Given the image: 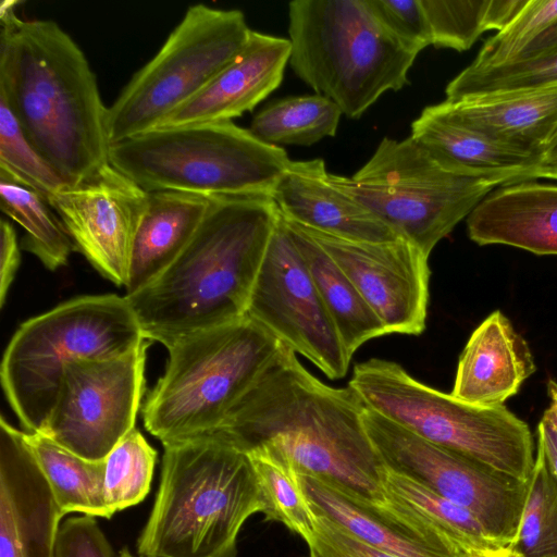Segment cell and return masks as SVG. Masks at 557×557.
Segmentation results:
<instances>
[{
  "instance_id": "obj_15",
  "label": "cell",
  "mask_w": 557,
  "mask_h": 557,
  "mask_svg": "<svg viewBox=\"0 0 557 557\" xmlns=\"http://www.w3.org/2000/svg\"><path fill=\"white\" fill-rule=\"evenodd\" d=\"M149 193L110 163L90 177L66 185L48 201L75 249L106 278L126 286L135 236Z\"/></svg>"
},
{
  "instance_id": "obj_9",
  "label": "cell",
  "mask_w": 557,
  "mask_h": 557,
  "mask_svg": "<svg viewBox=\"0 0 557 557\" xmlns=\"http://www.w3.org/2000/svg\"><path fill=\"white\" fill-rule=\"evenodd\" d=\"M348 385L368 408L418 436L529 482L535 465L534 437L505 405L461 401L380 358L357 363Z\"/></svg>"
},
{
  "instance_id": "obj_40",
  "label": "cell",
  "mask_w": 557,
  "mask_h": 557,
  "mask_svg": "<svg viewBox=\"0 0 557 557\" xmlns=\"http://www.w3.org/2000/svg\"><path fill=\"white\" fill-rule=\"evenodd\" d=\"M315 540L308 557H397L366 543L327 517L315 515Z\"/></svg>"
},
{
  "instance_id": "obj_6",
  "label": "cell",
  "mask_w": 557,
  "mask_h": 557,
  "mask_svg": "<svg viewBox=\"0 0 557 557\" xmlns=\"http://www.w3.org/2000/svg\"><path fill=\"white\" fill-rule=\"evenodd\" d=\"M288 35L295 74L350 119L406 86L418 55L384 27L368 0L292 1Z\"/></svg>"
},
{
  "instance_id": "obj_19",
  "label": "cell",
  "mask_w": 557,
  "mask_h": 557,
  "mask_svg": "<svg viewBox=\"0 0 557 557\" xmlns=\"http://www.w3.org/2000/svg\"><path fill=\"white\" fill-rule=\"evenodd\" d=\"M290 57L287 38L251 30L242 52L157 128L232 121L281 85Z\"/></svg>"
},
{
  "instance_id": "obj_12",
  "label": "cell",
  "mask_w": 557,
  "mask_h": 557,
  "mask_svg": "<svg viewBox=\"0 0 557 557\" xmlns=\"http://www.w3.org/2000/svg\"><path fill=\"white\" fill-rule=\"evenodd\" d=\"M362 419L386 468L467 509L496 543L511 544L529 482L435 445L368 407Z\"/></svg>"
},
{
  "instance_id": "obj_22",
  "label": "cell",
  "mask_w": 557,
  "mask_h": 557,
  "mask_svg": "<svg viewBox=\"0 0 557 557\" xmlns=\"http://www.w3.org/2000/svg\"><path fill=\"white\" fill-rule=\"evenodd\" d=\"M535 371L528 342L500 310H495L466 343L450 394L475 406H503Z\"/></svg>"
},
{
  "instance_id": "obj_48",
  "label": "cell",
  "mask_w": 557,
  "mask_h": 557,
  "mask_svg": "<svg viewBox=\"0 0 557 557\" xmlns=\"http://www.w3.org/2000/svg\"><path fill=\"white\" fill-rule=\"evenodd\" d=\"M119 557H136V556H134L127 548H123L120 552Z\"/></svg>"
},
{
  "instance_id": "obj_26",
  "label": "cell",
  "mask_w": 557,
  "mask_h": 557,
  "mask_svg": "<svg viewBox=\"0 0 557 557\" xmlns=\"http://www.w3.org/2000/svg\"><path fill=\"white\" fill-rule=\"evenodd\" d=\"M283 219L347 355L352 358L356 350L366 342L387 335L380 319L332 257L298 224L284 216Z\"/></svg>"
},
{
  "instance_id": "obj_49",
  "label": "cell",
  "mask_w": 557,
  "mask_h": 557,
  "mask_svg": "<svg viewBox=\"0 0 557 557\" xmlns=\"http://www.w3.org/2000/svg\"><path fill=\"white\" fill-rule=\"evenodd\" d=\"M305 557H308V556H305Z\"/></svg>"
},
{
  "instance_id": "obj_30",
  "label": "cell",
  "mask_w": 557,
  "mask_h": 557,
  "mask_svg": "<svg viewBox=\"0 0 557 557\" xmlns=\"http://www.w3.org/2000/svg\"><path fill=\"white\" fill-rule=\"evenodd\" d=\"M432 46L470 49L485 32L504 29L528 0H420Z\"/></svg>"
},
{
  "instance_id": "obj_23",
  "label": "cell",
  "mask_w": 557,
  "mask_h": 557,
  "mask_svg": "<svg viewBox=\"0 0 557 557\" xmlns=\"http://www.w3.org/2000/svg\"><path fill=\"white\" fill-rule=\"evenodd\" d=\"M467 232L480 246L557 256V185L528 181L492 190L468 215Z\"/></svg>"
},
{
  "instance_id": "obj_31",
  "label": "cell",
  "mask_w": 557,
  "mask_h": 557,
  "mask_svg": "<svg viewBox=\"0 0 557 557\" xmlns=\"http://www.w3.org/2000/svg\"><path fill=\"white\" fill-rule=\"evenodd\" d=\"M0 208L23 227L22 247L47 269L54 271L66 264L75 246L45 196L0 177Z\"/></svg>"
},
{
  "instance_id": "obj_33",
  "label": "cell",
  "mask_w": 557,
  "mask_h": 557,
  "mask_svg": "<svg viewBox=\"0 0 557 557\" xmlns=\"http://www.w3.org/2000/svg\"><path fill=\"white\" fill-rule=\"evenodd\" d=\"M508 547L519 557H557V479L539 451L519 527Z\"/></svg>"
},
{
  "instance_id": "obj_25",
  "label": "cell",
  "mask_w": 557,
  "mask_h": 557,
  "mask_svg": "<svg viewBox=\"0 0 557 557\" xmlns=\"http://www.w3.org/2000/svg\"><path fill=\"white\" fill-rule=\"evenodd\" d=\"M211 199L173 190L149 191L133 245L126 295L147 285L175 260L197 232Z\"/></svg>"
},
{
  "instance_id": "obj_18",
  "label": "cell",
  "mask_w": 557,
  "mask_h": 557,
  "mask_svg": "<svg viewBox=\"0 0 557 557\" xmlns=\"http://www.w3.org/2000/svg\"><path fill=\"white\" fill-rule=\"evenodd\" d=\"M310 507L315 515L335 521L349 533L397 557H475L428 521L392 499L374 505L344 492L334 482L300 473Z\"/></svg>"
},
{
  "instance_id": "obj_38",
  "label": "cell",
  "mask_w": 557,
  "mask_h": 557,
  "mask_svg": "<svg viewBox=\"0 0 557 557\" xmlns=\"http://www.w3.org/2000/svg\"><path fill=\"white\" fill-rule=\"evenodd\" d=\"M368 3L384 27L412 51L419 53L432 45L420 0H368Z\"/></svg>"
},
{
  "instance_id": "obj_42",
  "label": "cell",
  "mask_w": 557,
  "mask_h": 557,
  "mask_svg": "<svg viewBox=\"0 0 557 557\" xmlns=\"http://www.w3.org/2000/svg\"><path fill=\"white\" fill-rule=\"evenodd\" d=\"M536 451L557 479V411L549 405L536 426Z\"/></svg>"
},
{
  "instance_id": "obj_10",
  "label": "cell",
  "mask_w": 557,
  "mask_h": 557,
  "mask_svg": "<svg viewBox=\"0 0 557 557\" xmlns=\"http://www.w3.org/2000/svg\"><path fill=\"white\" fill-rule=\"evenodd\" d=\"M330 184L428 257L499 180L466 175L410 136L384 137L354 176L327 172Z\"/></svg>"
},
{
  "instance_id": "obj_36",
  "label": "cell",
  "mask_w": 557,
  "mask_h": 557,
  "mask_svg": "<svg viewBox=\"0 0 557 557\" xmlns=\"http://www.w3.org/2000/svg\"><path fill=\"white\" fill-rule=\"evenodd\" d=\"M557 82V52L497 66L468 65L445 89L446 100L505 90L523 89Z\"/></svg>"
},
{
  "instance_id": "obj_46",
  "label": "cell",
  "mask_w": 557,
  "mask_h": 557,
  "mask_svg": "<svg viewBox=\"0 0 557 557\" xmlns=\"http://www.w3.org/2000/svg\"><path fill=\"white\" fill-rule=\"evenodd\" d=\"M547 395L549 398V406L557 411V382L553 379L547 382Z\"/></svg>"
},
{
  "instance_id": "obj_39",
  "label": "cell",
  "mask_w": 557,
  "mask_h": 557,
  "mask_svg": "<svg viewBox=\"0 0 557 557\" xmlns=\"http://www.w3.org/2000/svg\"><path fill=\"white\" fill-rule=\"evenodd\" d=\"M54 557H119L95 517L72 516L61 522Z\"/></svg>"
},
{
  "instance_id": "obj_11",
  "label": "cell",
  "mask_w": 557,
  "mask_h": 557,
  "mask_svg": "<svg viewBox=\"0 0 557 557\" xmlns=\"http://www.w3.org/2000/svg\"><path fill=\"white\" fill-rule=\"evenodd\" d=\"M251 30L239 10L190 5L108 107L109 144L157 128L242 52Z\"/></svg>"
},
{
  "instance_id": "obj_21",
  "label": "cell",
  "mask_w": 557,
  "mask_h": 557,
  "mask_svg": "<svg viewBox=\"0 0 557 557\" xmlns=\"http://www.w3.org/2000/svg\"><path fill=\"white\" fill-rule=\"evenodd\" d=\"M323 159L290 161L272 198L288 221L338 238L382 243L399 238L388 225L326 178Z\"/></svg>"
},
{
  "instance_id": "obj_37",
  "label": "cell",
  "mask_w": 557,
  "mask_h": 557,
  "mask_svg": "<svg viewBox=\"0 0 557 557\" xmlns=\"http://www.w3.org/2000/svg\"><path fill=\"white\" fill-rule=\"evenodd\" d=\"M556 22L557 0H528L504 29L485 40L471 65L497 66L512 61Z\"/></svg>"
},
{
  "instance_id": "obj_3",
  "label": "cell",
  "mask_w": 557,
  "mask_h": 557,
  "mask_svg": "<svg viewBox=\"0 0 557 557\" xmlns=\"http://www.w3.org/2000/svg\"><path fill=\"white\" fill-rule=\"evenodd\" d=\"M277 218L271 196L213 197L175 260L125 295L145 339L169 348L244 318Z\"/></svg>"
},
{
  "instance_id": "obj_13",
  "label": "cell",
  "mask_w": 557,
  "mask_h": 557,
  "mask_svg": "<svg viewBox=\"0 0 557 557\" xmlns=\"http://www.w3.org/2000/svg\"><path fill=\"white\" fill-rule=\"evenodd\" d=\"M148 345L145 341L116 357L70 363L39 432L85 459H106L135 428Z\"/></svg>"
},
{
  "instance_id": "obj_43",
  "label": "cell",
  "mask_w": 557,
  "mask_h": 557,
  "mask_svg": "<svg viewBox=\"0 0 557 557\" xmlns=\"http://www.w3.org/2000/svg\"><path fill=\"white\" fill-rule=\"evenodd\" d=\"M557 52V22L531 42L515 61L535 59ZM508 62V63H510ZM506 64V63H505Z\"/></svg>"
},
{
  "instance_id": "obj_2",
  "label": "cell",
  "mask_w": 557,
  "mask_h": 557,
  "mask_svg": "<svg viewBox=\"0 0 557 557\" xmlns=\"http://www.w3.org/2000/svg\"><path fill=\"white\" fill-rule=\"evenodd\" d=\"M20 1L0 5V99L69 185L109 163L107 111L96 75L54 21L23 20Z\"/></svg>"
},
{
  "instance_id": "obj_4",
  "label": "cell",
  "mask_w": 557,
  "mask_h": 557,
  "mask_svg": "<svg viewBox=\"0 0 557 557\" xmlns=\"http://www.w3.org/2000/svg\"><path fill=\"white\" fill-rule=\"evenodd\" d=\"M139 557H237L245 522L263 502L248 455L214 434L163 445Z\"/></svg>"
},
{
  "instance_id": "obj_17",
  "label": "cell",
  "mask_w": 557,
  "mask_h": 557,
  "mask_svg": "<svg viewBox=\"0 0 557 557\" xmlns=\"http://www.w3.org/2000/svg\"><path fill=\"white\" fill-rule=\"evenodd\" d=\"M63 512L26 445L0 419V557H54Z\"/></svg>"
},
{
  "instance_id": "obj_1",
  "label": "cell",
  "mask_w": 557,
  "mask_h": 557,
  "mask_svg": "<svg viewBox=\"0 0 557 557\" xmlns=\"http://www.w3.org/2000/svg\"><path fill=\"white\" fill-rule=\"evenodd\" d=\"M364 409L351 386L324 384L282 343L273 363L210 434L244 453L270 446L298 472L384 505V465L364 428Z\"/></svg>"
},
{
  "instance_id": "obj_41",
  "label": "cell",
  "mask_w": 557,
  "mask_h": 557,
  "mask_svg": "<svg viewBox=\"0 0 557 557\" xmlns=\"http://www.w3.org/2000/svg\"><path fill=\"white\" fill-rule=\"evenodd\" d=\"M21 262L20 247L13 225L0 223V307H3Z\"/></svg>"
},
{
  "instance_id": "obj_20",
  "label": "cell",
  "mask_w": 557,
  "mask_h": 557,
  "mask_svg": "<svg viewBox=\"0 0 557 557\" xmlns=\"http://www.w3.org/2000/svg\"><path fill=\"white\" fill-rule=\"evenodd\" d=\"M438 104L460 124L540 161L557 134V82Z\"/></svg>"
},
{
  "instance_id": "obj_24",
  "label": "cell",
  "mask_w": 557,
  "mask_h": 557,
  "mask_svg": "<svg viewBox=\"0 0 557 557\" xmlns=\"http://www.w3.org/2000/svg\"><path fill=\"white\" fill-rule=\"evenodd\" d=\"M410 137L457 171L504 185L530 181L540 162L453 120L438 103L425 107L413 120Z\"/></svg>"
},
{
  "instance_id": "obj_7",
  "label": "cell",
  "mask_w": 557,
  "mask_h": 557,
  "mask_svg": "<svg viewBox=\"0 0 557 557\" xmlns=\"http://www.w3.org/2000/svg\"><path fill=\"white\" fill-rule=\"evenodd\" d=\"M289 160L233 121L154 128L110 145L109 163L146 191L272 196Z\"/></svg>"
},
{
  "instance_id": "obj_14",
  "label": "cell",
  "mask_w": 557,
  "mask_h": 557,
  "mask_svg": "<svg viewBox=\"0 0 557 557\" xmlns=\"http://www.w3.org/2000/svg\"><path fill=\"white\" fill-rule=\"evenodd\" d=\"M246 315L327 377L347 374L351 358L280 210Z\"/></svg>"
},
{
  "instance_id": "obj_45",
  "label": "cell",
  "mask_w": 557,
  "mask_h": 557,
  "mask_svg": "<svg viewBox=\"0 0 557 557\" xmlns=\"http://www.w3.org/2000/svg\"><path fill=\"white\" fill-rule=\"evenodd\" d=\"M475 557H519L508 546L478 554Z\"/></svg>"
},
{
  "instance_id": "obj_34",
  "label": "cell",
  "mask_w": 557,
  "mask_h": 557,
  "mask_svg": "<svg viewBox=\"0 0 557 557\" xmlns=\"http://www.w3.org/2000/svg\"><path fill=\"white\" fill-rule=\"evenodd\" d=\"M157 456L134 428L106 457L104 495L113 515L141 503L148 495Z\"/></svg>"
},
{
  "instance_id": "obj_8",
  "label": "cell",
  "mask_w": 557,
  "mask_h": 557,
  "mask_svg": "<svg viewBox=\"0 0 557 557\" xmlns=\"http://www.w3.org/2000/svg\"><path fill=\"white\" fill-rule=\"evenodd\" d=\"M145 341L126 296L113 294L76 297L21 324L4 350L0 379L23 431L42 429L70 363L116 357Z\"/></svg>"
},
{
  "instance_id": "obj_28",
  "label": "cell",
  "mask_w": 557,
  "mask_h": 557,
  "mask_svg": "<svg viewBox=\"0 0 557 557\" xmlns=\"http://www.w3.org/2000/svg\"><path fill=\"white\" fill-rule=\"evenodd\" d=\"M252 463L263 502L264 521L285 525L311 546L315 540V516L300 474L284 455L270 446L246 453Z\"/></svg>"
},
{
  "instance_id": "obj_44",
  "label": "cell",
  "mask_w": 557,
  "mask_h": 557,
  "mask_svg": "<svg viewBox=\"0 0 557 557\" xmlns=\"http://www.w3.org/2000/svg\"><path fill=\"white\" fill-rule=\"evenodd\" d=\"M535 178L557 181V156L545 157L539 162L530 175V181Z\"/></svg>"
},
{
  "instance_id": "obj_5",
  "label": "cell",
  "mask_w": 557,
  "mask_h": 557,
  "mask_svg": "<svg viewBox=\"0 0 557 557\" xmlns=\"http://www.w3.org/2000/svg\"><path fill=\"white\" fill-rule=\"evenodd\" d=\"M281 345L247 315L175 342L144 404L146 430L162 445L214 432L273 363Z\"/></svg>"
},
{
  "instance_id": "obj_35",
  "label": "cell",
  "mask_w": 557,
  "mask_h": 557,
  "mask_svg": "<svg viewBox=\"0 0 557 557\" xmlns=\"http://www.w3.org/2000/svg\"><path fill=\"white\" fill-rule=\"evenodd\" d=\"M0 177L33 189L47 199L69 185L25 135L0 99Z\"/></svg>"
},
{
  "instance_id": "obj_32",
  "label": "cell",
  "mask_w": 557,
  "mask_h": 557,
  "mask_svg": "<svg viewBox=\"0 0 557 557\" xmlns=\"http://www.w3.org/2000/svg\"><path fill=\"white\" fill-rule=\"evenodd\" d=\"M382 486L399 505L470 550L480 554L503 547L488 536L481 523L467 509L385 466L382 472Z\"/></svg>"
},
{
  "instance_id": "obj_16",
  "label": "cell",
  "mask_w": 557,
  "mask_h": 557,
  "mask_svg": "<svg viewBox=\"0 0 557 557\" xmlns=\"http://www.w3.org/2000/svg\"><path fill=\"white\" fill-rule=\"evenodd\" d=\"M299 226L344 271L387 334L424 331L431 272L429 257L418 246L403 237L354 242Z\"/></svg>"
},
{
  "instance_id": "obj_29",
  "label": "cell",
  "mask_w": 557,
  "mask_h": 557,
  "mask_svg": "<svg viewBox=\"0 0 557 557\" xmlns=\"http://www.w3.org/2000/svg\"><path fill=\"white\" fill-rule=\"evenodd\" d=\"M343 112L321 95L292 96L274 100L252 119L250 132L270 145L311 146L334 137Z\"/></svg>"
},
{
  "instance_id": "obj_47",
  "label": "cell",
  "mask_w": 557,
  "mask_h": 557,
  "mask_svg": "<svg viewBox=\"0 0 557 557\" xmlns=\"http://www.w3.org/2000/svg\"><path fill=\"white\" fill-rule=\"evenodd\" d=\"M552 156H557V134H556L554 140L552 141V144L548 148L547 154H546V157H552Z\"/></svg>"
},
{
  "instance_id": "obj_27",
  "label": "cell",
  "mask_w": 557,
  "mask_h": 557,
  "mask_svg": "<svg viewBox=\"0 0 557 557\" xmlns=\"http://www.w3.org/2000/svg\"><path fill=\"white\" fill-rule=\"evenodd\" d=\"M23 436L64 516L72 512L107 519L113 516L104 495V459H85L40 432L23 431Z\"/></svg>"
}]
</instances>
